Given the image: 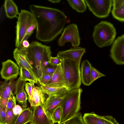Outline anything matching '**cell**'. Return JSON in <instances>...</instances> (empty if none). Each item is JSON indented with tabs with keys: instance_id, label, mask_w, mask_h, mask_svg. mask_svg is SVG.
Listing matches in <instances>:
<instances>
[{
	"instance_id": "6da1fadb",
	"label": "cell",
	"mask_w": 124,
	"mask_h": 124,
	"mask_svg": "<svg viewBox=\"0 0 124 124\" xmlns=\"http://www.w3.org/2000/svg\"><path fill=\"white\" fill-rule=\"evenodd\" d=\"M29 8L36 24V37L39 40L49 42L62 31L67 20L63 12L57 9L32 5Z\"/></svg>"
},
{
	"instance_id": "7a4b0ae2",
	"label": "cell",
	"mask_w": 124,
	"mask_h": 124,
	"mask_svg": "<svg viewBox=\"0 0 124 124\" xmlns=\"http://www.w3.org/2000/svg\"><path fill=\"white\" fill-rule=\"evenodd\" d=\"M27 51L38 81L44 69L49 64L52 56L50 47L38 41H33L27 48Z\"/></svg>"
},
{
	"instance_id": "3957f363",
	"label": "cell",
	"mask_w": 124,
	"mask_h": 124,
	"mask_svg": "<svg viewBox=\"0 0 124 124\" xmlns=\"http://www.w3.org/2000/svg\"><path fill=\"white\" fill-rule=\"evenodd\" d=\"M82 91L80 88L73 89L63 97L60 106L62 110L61 122L67 120L79 112L81 109V96Z\"/></svg>"
},
{
	"instance_id": "277c9868",
	"label": "cell",
	"mask_w": 124,
	"mask_h": 124,
	"mask_svg": "<svg viewBox=\"0 0 124 124\" xmlns=\"http://www.w3.org/2000/svg\"><path fill=\"white\" fill-rule=\"evenodd\" d=\"M116 35V29L112 24L102 21L94 27L93 37L95 44L102 48L111 45Z\"/></svg>"
},
{
	"instance_id": "5b68a950",
	"label": "cell",
	"mask_w": 124,
	"mask_h": 124,
	"mask_svg": "<svg viewBox=\"0 0 124 124\" xmlns=\"http://www.w3.org/2000/svg\"><path fill=\"white\" fill-rule=\"evenodd\" d=\"M61 66L68 90L79 88L81 82L80 67L73 61L64 59H62Z\"/></svg>"
},
{
	"instance_id": "8992f818",
	"label": "cell",
	"mask_w": 124,
	"mask_h": 124,
	"mask_svg": "<svg viewBox=\"0 0 124 124\" xmlns=\"http://www.w3.org/2000/svg\"><path fill=\"white\" fill-rule=\"evenodd\" d=\"M36 23L34 16L31 12L24 9L21 10L16 26V48H21L23 41L28 38L27 36L28 30L33 24Z\"/></svg>"
},
{
	"instance_id": "52a82bcc",
	"label": "cell",
	"mask_w": 124,
	"mask_h": 124,
	"mask_svg": "<svg viewBox=\"0 0 124 124\" xmlns=\"http://www.w3.org/2000/svg\"><path fill=\"white\" fill-rule=\"evenodd\" d=\"M90 10L100 18L108 17L112 6V0H85Z\"/></svg>"
},
{
	"instance_id": "ba28073f",
	"label": "cell",
	"mask_w": 124,
	"mask_h": 124,
	"mask_svg": "<svg viewBox=\"0 0 124 124\" xmlns=\"http://www.w3.org/2000/svg\"><path fill=\"white\" fill-rule=\"evenodd\" d=\"M80 39L77 25L70 24L64 29L63 31L58 40V45L64 46L66 42H70L73 47H78L80 44Z\"/></svg>"
},
{
	"instance_id": "9c48e42d",
	"label": "cell",
	"mask_w": 124,
	"mask_h": 124,
	"mask_svg": "<svg viewBox=\"0 0 124 124\" xmlns=\"http://www.w3.org/2000/svg\"><path fill=\"white\" fill-rule=\"evenodd\" d=\"M13 55L14 58L19 67H22L26 69L34 78L38 81L31 62L28 56L27 48H16L13 51Z\"/></svg>"
},
{
	"instance_id": "30bf717a",
	"label": "cell",
	"mask_w": 124,
	"mask_h": 124,
	"mask_svg": "<svg viewBox=\"0 0 124 124\" xmlns=\"http://www.w3.org/2000/svg\"><path fill=\"white\" fill-rule=\"evenodd\" d=\"M110 52V56L116 64H124V34L118 37L113 42Z\"/></svg>"
},
{
	"instance_id": "8fae6325",
	"label": "cell",
	"mask_w": 124,
	"mask_h": 124,
	"mask_svg": "<svg viewBox=\"0 0 124 124\" xmlns=\"http://www.w3.org/2000/svg\"><path fill=\"white\" fill-rule=\"evenodd\" d=\"M19 69L16 64L10 59L2 62L0 72L1 78L5 81L14 79L20 74Z\"/></svg>"
},
{
	"instance_id": "7c38bea8",
	"label": "cell",
	"mask_w": 124,
	"mask_h": 124,
	"mask_svg": "<svg viewBox=\"0 0 124 124\" xmlns=\"http://www.w3.org/2000/svg\"><path fill=\"white\" fill-rule=\"evenodd\" d=\"M86 52L85 49L79 47L71 48L68 50L58 51L57 57L61 59H66L75 62L80 67L82 58Z\"/></svg>"
},
{
	"instance_id": "4fadbf2b",
	"label": "cell",
	"mask_w": 124,
	"mask_h": 124,
	"mask_svg": "<svg viewBox=\"0 0 124 124\" xmlns=\"http://www.w3.org/2000/svg\"><path fill=\"white\" fill-rule=\"evenodd\" d=\"M63 97L48 96L43 105L44 111L53 122V113L57 108L60 106Z\"/></svg>"
},
{
	"instance_id": "5bb4252c",
	"label": "cell",
	"mask_w": 124,
	"mask_h": 124,
	"mask_svg": "<svg viewBox=\"0 0 124 124\" xmlns=\"http://www.w3.org/2000/svg\"><path fill=\"white\" fill-rule=\"evenodd\" d=\"M30 124H54L44 111L43 105L33 107Z\"/></svg>"
},
{
	"instance_id": "9a60e30c",
	"label": "cell",
	"mask_w": 124,
	"mask_h": 124,
	"mask_svg": "<svg viewBox=\"0 0 124 124\" xmlns=\"http://www.w3.org/2000/svg\"><path fill=\"white\" fill-rule=\"evenodd\" d=\"M44 86L56 87H66L65 81L61 63L57 66L51 78Z\"/></svg>"
},
{
	"instance_id": "2e32d148",
	"label": "cell",
	"mask_w": 124,
	"mask_h": 124,
	"mask_svg": "<svg viewBox=\"0 0 124 124\" xmlns=\"http://www.w3.org/2000/svg\"><path fill=\"white\" fill-rule=\"evenodd\" d=\"M26 82L18 78L16 81V86L14 93L16 95V101L24 108L27 106V101L28 98L24 89Z\"/></svg>"
},
{
	"instance_id": "e0dca14e",
	"label": "cell",
	"mask_w": 124,
	"mask_h": 124,
	"mask_svg": "<svg viewBox=\"0 0 124 124\" xmlns=\"http://www.w3.org/2000/svg\"><path fill=\"white\" fill-rule=\"evenodd\" d=\"M45 95L40 86H35L32 90L31 97L28 98L31 106L33 107L43 105L46 99Z\"/></svg>"
},
{
	"instance_id": "ac0fdd59",
	"label": "cell",
	"mask_w": 124,
	"mask_h": 124,
	"mask_svg": "<svg viewBox=\"0 0 124 124\" xmlns=\"http://www.w3.org/2000/svg\"><path fill=\"white\" fill-rule=\"evenodd\" d=\"M12 79L2 83L0 86V98L8 99L15 90L16 81Z\"/></svg>"
},
{
	"instance_id": "d6986e66",
	"label": "cell",
	"mask_w": 124,
	"mask_h": 124,
	"mask_svg": "<svg viewBox=\"0 0 124 124\" xmlns=\"http://www.w3.org/2000/svg\"><path fill=\"white\" fill-rule=\"evenodd\" d=\"M91 64L87 60L83 61L81 66V82L84 85L89 86L91 81Z\"/></svg>"
},
{
	"instance_id": "ffe728a7",
	"label": "cell",
	"mask_w": 124,
	"mask_h": 124,
	"mask_svg": "<svg viewBox=\"0 0 124 124\" xmlns=\"http://www.w3.org/2000/svg\"><path fill=\"white\" fill-rule=\"evenodd\" d=\"M40 87L44 92L48 96L62 97L69 91L65 87H53L42 85Z\"/></svg>"
},
{
	"instance_id": "44dd1931",
	"label": "cell",
	"mask_w": 124,
	"mask_h": 124,
	"mask_svg": "<svg viewBox=\"0 0 124 124\" xmlns=\"http://www.w3.org/2000/svg\"><path fill=\"white\" fill-rule=\"evenodd\" d=\"M4 6L7 17L10 19L17 18L19 13L18 7L12 0H5Z\"/></svg>"
},
{
	"instance_id": "7402d4cb",
	"label": "cell",
	"mask_w": 124,
	"mask_h": 124,
	"mask_svg": "<svg viewBox=\"0 0 124 124\" xmlns=\"http://www.w3.org/2000/svg\"><path fill=\"white\" fill-rule=\"evenodd\" d=\"M32 113V111L30 108H24L18 116L15 124H26L30 123Z\"/></svg>"
},
{
	"instance_id": "603a6c76",
	"label": "cell",
	"mask_w": 124,
	"mask_h": 124,
	"mask_svg": "<svg viewBox=\"0 0 124 124\" xmlns=\"http://www.w3.org/2000/svg\"><path fill=\"white\" fill-rule=\"evenodd\" d=\"M83 118L85 124H102L101 116L93 112L85 113Z\"/></svg>"
},
{
	"instance_id": "cb8c5ba5",
	"label": "cell",
	"mask_w": 124,
	"mask_h": 124,
	"mask_svg": "<svg viewBox=\"0 0 124 124\" xmlns=\"http://www.w3.org/2000/svg\"><path fill=\"white\" fill-rule=\"evenodd\" d=\"M70 6L74 10L79 13L85 12L86 9V5L84 0H67Z\"/></svg>"
},
{
	"instance_id": "d4e9b609",
	"label": "cell",
	"mask_w": 124,
	"mask_h": 124,
	"mask_svg": "<svg viewBox=\"0 0 124 124\" xmlns=\"http://www.w3.org/2000/svg\"><path fill=\"white\" fill-rule=\"evenodd\" d=\"M19 68L20 76L19 79L26 81H28L30 82H33L36 84L37 83L38 81L34 78L27 70L22 67Z\"/></svg>"
},
{
	"instance_id": "484cf974",
	"label": "cell",
	"mask_w": 124,
	"mask_h": 124,
	"mask_svg": "<svg viewBox=\"0 0 124 124\" xmlns=\"http://www.w3.org/2000/svg\"><path fill=\"white\" fill-rule=\"evenodd\" d=\"M54 124H85L83 121L82 114L78 112L74 116L60 123Z\"/></svg>"
},
{
	"instance_id": "4316f807",
	"label": "cell",
	"mask_w": 124,
	"mask_h": 124,
	"mask_svg": "<svg viewBox=\"0 0 124 124\" xmlns=\"http://www.w3.org/2000/svg\"><path fill=\"white\" fill-rule=\"evenodd\" d=\"M113 16L120 22H124V7L122 6L117 9H113L111 11Z\"/></svg>"
},
{
	"instance_id": "83f0119b",
	"label": "cell",
	"mask_w": 124,
	"mask_h": 124,
	"mask_svg": "<svg viewBox=\"0 0 124 124\" xmlns=\"http://www.w3.org/2000/svg\"><path fill=\"white\" fill-rule=\"evenodd\" d=\"M18 116L14 114L12 110L6 108V119L7 124H15Z\"/></svg>"
},
{
	"instance_id": "f1b7e54d",
	"label": "cell",
	"mask_w": 124,
	"mask_h": 124,
	"mask_svg": "<svg viewBox=\"0 0 124 124\" xmlns=\"http://www.w3.org/2000/svg\"><path fill=\"white\" fill-rule=\"evenodd\" d=\"M62 115V110L61 107L60 106L57 108L54 111L53 114V123H60L61 122Z\"/></svg>"
},
{
	"instance_id": "f546056e",
	"label": "cell",
	"mask_w": 124,
	"mask_h": 124,
	"mask_svg": "<svg viewBox=\"0 0 124 124\" xmlns=\"http://www.w3.org/2000/svg\"><path fill=\"white\" fill-rule=\"evenodd\" d=\"M105 75L100 72L93 67H92L91 71V81L92 84L99 78Z\"/></svg>"
},
{
	"instance_id": "4dcf8cb0",
	"label": "cell",
	"mask_w": 124,
	"mask_h": 124,
	"mask_svg": "<svg viewBox=\"0 0 124 124\" xmlns=\"http://www.w3.org/2000/svg\"><path fill=\"white\" fill-rule=\"evenodd\" d=\"M102 124H119L115 118L109 115L101 116Z\"/></svg>"
},
{
	"instance_id": "1f68e13d",
	"label": "cell",
	"mask_w": 124,
	"mask_h": 124,
	"mask_svg": "<svg viewBox=\"0 0 124 124\" xmlns=\"http://www.w3.org/2000/svg\"><path fill=\"white\" fill-rule=\"evenodd\" d=\"M16 100L13 93L11 94L8 98L7 108L8 109L13 110L16 105Z\"/></svg>"
},
{
	"instance_id": "d6a6232c",
	"label": "cell",
	"mask_w": 124,
	"mask_h": 124,
	"mask_svg": "<svg viewBox=\"0 0 124 124\" xmlns=\"http://www.w3.org/2000/svg\"><path fill=\"white\" fill-rule=\"evenodd\" d=\"M35 83L33 82L26 83L25 85V90L28 95V98H31L32 96V90L35 87Z\"/></svg>"
},
{
	"instance_id": "836d02e7",
	"label": "cell",
	"mask_w": 124,
	"mask_h": 124,
	"mask_svg": "<svg viewBox=\"0 0 124 124\" xmlns=\"http://www.w3.org/2000/svg\"><path fill=\"white\" fill-rule=\"evenodd\" d=\"M53 74H42L38 81L41 85L45 86Z\"/></svg>"
},
{
	"instance_id": "e575fe53",
	"label": "cell",
	"mask_w": 124,
	"mask_h": 124,
	"mask_svg": "<svg viewBox=\"0 0 124 124\" xmlns=\"http://www.w3.org/2000/svg\"><path fill=\"white\" fill-rule=\"evenodd\" d=\"M57 66H55L49 64L44 69L42 74H53L55 71Z\"/></svg>"
},
{
	"instance_id": "d590c367",
	"label": "cell",
	"mask_w": 124,
	"mask_h": 124,
	"mask_svg": "<svg viewBox=\"0 0 124 124\" xmlns=\"http://www.w3.org/2000/svg\"><path fill=\"white\" fill-rule=\"evenodd\" d=\"M6 108L0 105V124H7L6 119Z\"/></svg>"
},
{
	"instance_id": "8d00e7d4",
	"label": "cell",
	"mask_w": 124,
	"mask_h": 124,
	"mask_svg": "<svg viewBox=\"0 0 124 124\" xmlns=\"http://www.w3.org/2000/svg\"><path fill=\"white\" fill-rule=\"evenodd\" d=\"M62 59L58 58L57 57H53L51 56L50 59L49 64L55 66H58L62 62Z\"/></svg>"
},
{
	"instance_id": "74e56055",
	"label": "cell",
	"mask_w": 124,
	"mask_h": 124,
	"mask_svg": "<svg viewBox=\"0 0 124 124\" xmlns=\"http://www.w3.org/2000/svg\"><path fill=\"white\" fill-rule=\"evenodd\" d=\"M124 4V0H114L112 1L113 9L121 8Z\"/></svg>"
},
{
	"instance_id": "f35d334b",
	"label": "cell",
	"mask_w": 124,
	"mask_h": 124,
	"mask_svg": "<svg viewBox=\"0 0 124 124\" xmlns=\"http://www.w3.org/2000/svg\"><path fill=\"white\" fill-rule=\"evenodd\" d=\"M12 110L15 115L19 116L22 112L23 109L20 105H16Z\"/></svg>"
},
{
	"instance_id": "ab89813d",
	"label": "cell",
	"mask_w": 124,
	"mask_h": 124,
	"mask_svg": "<svg viewBox=\"0 0 124 124\" xmlns=\"http://www.w3.org/2000/svg\"><path fill=\"white\" fill-rule=\"evenodd\" d=\"M5 16H6V13L4 6H2L0 9V22H2L4 19Z\"/></svg>"
},
{
	"instance_id": "60d3db41",
	"label": "cell",
	"mask_w": 124,
	"mask_h": 124,
	"mask_svg": "<svg viewBox=\"0 0 124 124\" xmlns=\"http://www.w3.org/2000/svg\"><path fill=\"white\" fill-rule=\"evenodd\" d=\"M8 99H3L0 98V105L7 108Z\"/></svg>"
},
{
	"instance_id": "b9f144b4",
	"label": "cell",
	"mask_w": 124,
	"mask_h": 124,
	"mask_svg": "<svg viewBox=\"0 0 124 124\" xmlns=\"http://www.w3.org/2000/svg\"><path fill=\"white\" fill-rule=\"evenodd\" d=\"M30 44L27 40H25L23 41L21 48H28Z\"/></svg>"
},
{
	"instance_id": "7bdbcfd3",
	"label": "cell",
	"mask_w": 124,
	"mask_h": 124,
	"mask_svg": "<svg viewBox=\"0 0 124 124\" xmlns=\"http://www.w3.org/2000/svg\"><path fill=\"white\" fill-rule=\"evenodd\" d=\"M48 0L51 3H59L61 1V0Z\"/></svg>"
},
{
	"instance_id": "ee69618b",
	"label": "cell",
	"mask_w": 124,
	"mask_h": 124,
	"mask_svg": "<svg viewBox=\"0 0 124 124\" xmlns=\"http://www.w3.org/2000/svg\"><path fill=\"white\" fill-rule=\"evenodd\" d=\"M123 7H124V5H123Z\"/></svg>"
}]
</instances>
